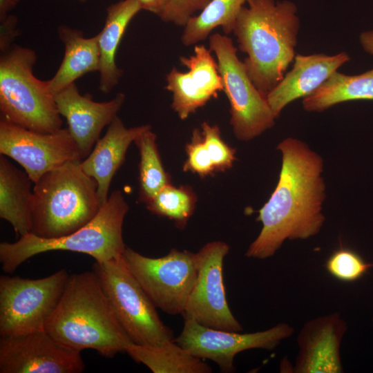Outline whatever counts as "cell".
Instances as JSON below:
<instances>
[{
    "label": "cell",
    "mask_w": 373,
    "mask_h": 373,
    "mask_svg": "<svg viewBox=\"0 0 373 373\" xmlns=\"http://www.w3.org/2000/svg\"><path fill=\"white\" fill-rule=\"evenodd\" d=\"M372 267V263L365 262L355 251L343 247L334 251L325 264L332 277L346 283L358 280Z\"/></svg>",
    "instance_id": "cell-28"
},
{
    "label": "cell",
    "mask_w": 373,
    "mask_h": 373,
    "mask_svg": "<svg viewBox=\"0 0 373 373\" xmlns=\"http://www.w3.org/2000/svg\"><path fill=\"white\" fill-rule=\"evenodd\" d=\"M33 182L26 171L0 156V217L8 221L20 237L31 231Z\"/></svg>",
    "instance_id": "cell-22"
},
{
    "label": "cell",
    "mask_w": 373,
    "mask_h": 373,
    "mask_svg": "<svg viewBox=\"0 0 373 373\" xmlns=\"http://www.w3.org/2000/svg\"><path fill=\"white\" fill-rule=\"evenodd\" d=\"M276 149L282 153L278 182L259 210L257 220L262 227L245 253L248 258H270L287 240H305L318 234L325 220L321 156L294 137L284 139Z\"/></svg>",
    "instance_id": "cell-1"
},
{
    "label": "cell",
    "mask_w": 373,
    "mask_h": 373,
    "mask_svg": "<svg viewBox=\"0 0 373 373\" xmlns=\"http://www.w3.org/2000/svg\"><path fill=\"white\" fill-rule=\"evenodd\" d=\"M359 41L366 52L373 55V30L363 32L359 36Z\"/></svg>",
    "instance_id": "cell-34"
},
{
    "label": "cell",
    "mask_w": 373,
    "mask_h": 373,
    "mask_svg": "<svg viewBox=\"0 0 373 373\" xmlns=\"http://www.w3.org/2000/svg\"><path fill=\"white\" fill-rule=\"evenodd\" d=\"M186 151L187 160L183 166L184 171H191L201 177L209 175L216 172L200 130L193 131L191 140L186 146Z\"/></svg>",
    "instance_id": "cell-30"
},
{
    "label": "cell",
    "mask_w": 373,
    "mask_h": 373,
    "mask_svg": "<svg viewBox=\"0 0 373 373\" xmlns=\"http://www.w3.org/2000/svg\"><path fill=\"white\" fill-rule=\"evenodd\" d=\"M347 329L345 320L336 312L305 322L296 338L298 350L291 372H343L341 346Z\"/></svg>",
    "instance_id": "cell-16"
},
{
    "label": "cell",
    "mask_w": 373,
    "mask_h": 373,
    "mask_svg": "<svg viewBox=\"0 0 373 373\" xmlns=\"http://www.w3.org/2000/svg\"><path fill=\"white\" fill-rule=\"evenodd\" d=\"M0 153L19 163L33 183L66 162L82 161L78 146L68 128L41 133L1 119Z\"/></svg>",
    "instance_id": "cell-13"
},
{
    "label": "cell",
    "mask_w": 373,
    "mask_h": 373,
    "mask_svg": "<svg viewBox=\"0 0 373 373\" xmlns=\"http://www.w3.org/2000/svg\"><path fill=\"white\" fill-rule=\"evenodd\" d=\"M57 32L64 46V55L57 72L48 80L54 95L84 75L100 68L97 35L85 37L81 30L64 25L58 28Z\"/></svg>",
    "instance_id": "cell-21"
},
{
    "label": "cell",
    "mask_w": 373,
    "mask_h": 373,
    "mask_svg": "<svg viewBox=\"0 0 373 373\" xmlns=\"http://www.w3.org/2000/svg\"><path fill=\"white\" fill-rule=\"evenodd\" d=\"M149 124L126 128L117 116L108 125L105 135L95 143L90 154L80 162L82 170L97 184V194L103 206L108 198L111 182L125 160L127 149Z\"/></svg>",
    "instance_id": "cell-19"
},
{
    "label": "cell",
    "mask_w": 373,
    "mask_h": 373,
    "mask_svg": "<svg viewBox=\"0 0 373 373\" xmlns=\"http://www.w3.org/2000/svg\"><path fill=\"white\" fill-rule=\"evenodd\" d=\"M201 134L216 172L230 169L236 160V150L223 141L219 127L204 122L201 124Z\"/></svg>",
    "instance_id": "cell-29"
},
{
    "label": "cell",
    "mask_w": 373,
    "mask_h": 373,
    "mask_svg": "<svg viewBox=\"0 0 373 373\" xmlns=\"http://www.w3.org/2000/svg\"><path fill=\"white\" fill-rule=\"evenodd\" d=\"M373 99V68L359 75L335 71L316 90L303 98L308 112H323L345 102Z\"/></svg>",
    "instance_id": "cell-24"
},
{
    "label": "cell",
    "mask_w": 373,
    "mask_h": 373,
    "mask_svg": "<svg viewBox=\"0 0 373 373\" xmlns=\"http://www.w3.org/2000/svg\"><path fill=\"white\" fill-rule=\"evenodd\" d=\"M233 30L243 63L256 87L264 95L283 79L296 56L300 28L297 7L285 0H248Z\"/></svg>",
    "instance_id": "cell-3"
},
{
    "label": "cell",
    "mask_w": 373,
    "mask_h": 373,
    "mask_svg": "<svg viewBox=\"0 0 373 373\" xmlns=\"http://www.w3.org/2000/svg\"><path fill=\"white\" fill-rule=\"evenodd\" d=\"M129 207L120 191H114L98 213L88 223L64 236L44 238L32 233L14 242L0 243V262L3 271L12 274L28 259L50 251H70L105 262L121 256L126 249L122 226Z\"/></svg>",
    "instance_id": "cell-5"
},
{
    "label": "cell",
    "mask_w": 373,
    "mask_h": 373,
    "mask_svg": "<svg viewBox=\"0 0 373 373\" xmlns=\"http://www.w3.org/2000/svg\"><path fill=\"white\" fill-rule=\"evenodd\" d=\"M373 321V320H372Z\"/></svg>",
    "instance_id": "cell-37"
},
{
    "label": "cell",
    "mask_w": 373,
    "mask_h": 373,
    "mask_svg": "<svg viewBox=\"0 0 373 373\" xmlns=\"http://www.w3.org/2000/svg\"><path fill=\"white\" fill-rule=\"evenodd\" d=\"M195 202L196 197L191 188L176 187L169 183L146 204L152 213L173 220L182 229L192 216Z\"/></svg>",
    "instance_id": "cell-27"
},
{
    "label": "cell",
    "mask_w": 373,
    "mask_h": 373,
    "mask_svg": "<svg viewBox=\"0 0 373 373\" xmlns=\"http://www.w3.org/2000/svg\"><path fill=\"white\" fill-rule=\"evenodd\" d=\"M138 0H122L106 8L103 29L97 34L100 53L99 88L110 93L119 83L122 70L116 64V53L133 18L141 10Z\"/></svg>",
    "instance_id": "cell-20"
},
{
    "label": "cell",
    "mask_w": 373,
    "mask_h": 373,
    "mask_svg": "<svg viewBox=\"0 0 373 373\" xmlns=\"http://www.w3.org/2000/svg\"><path fill=\"white\" fill-rule=\"evenodd\" d=\"M125 352L135 362L144 364L153 373L212 372V368L203 359L193 355L174 339L158 345L131 343Z\"/></svg>",
    "instance_id": "cell-23"
},
{
    "label": "cell",
    "mask_w": 373,
    "mask_h": 373,
    "mask_svg": "<svg viewBox=\"0 0 373 373\" xmlns=\"http://www.w3.org/2000/svg\"><path fill=\"white\" fill-rule=\"evenodd\" d=\"M170 0H138L142 10L160 16Z\"/></svg>",
    "instance_id": "cell-33"
},
{
    "label": "cell",
    "mask_w": 373,
    "mask_h": 373,
    "mask_svg": "<svg viewBox=\"0 0 373 373\" xmlns=\"http://www.w3.org/2000/svg\"><path fill=\"white\" fill-rule=\"evenodd\" d=\"M17 18L8 15L0 20V51L1 53L8 50L12 45L15 39L19 36L17 28Z\"/></svg>",
    "instance_id": "cell-32"
},
{
    "label": "cell",
    "mask_w": 373,
    "mask_h": 373,
    "mask_svg": "<svg viewBox=\"0 0 373 373\" xmlns=\"http://www.w3.org/2000/svg\"><path fill=\"white\" fill-rule=\"evenodd\" d=\"M140 161L139 164L140 199L146 204L165 185L170 183L162 166L156 144V135L151 128L135 140Z\"/></svg>",
    "instance_id": "cell-26"
},
{
    "label": "cell",
    "mask_w": 373,
    "mask_h": 373,
    "mask_svg": "<svg viewBox=\"0 0 373 373\" xmlns=\"http://www.w3.org/2000/svg\"><path fill=\"white\" fill-rule=\"evenodd\" d=\"M125 97L119 93L110 101L95 102L90 95H81L75 83L55 94L59 113L66 119L82 160L90 154L102 129L117 117Z\"/></svg>",
    "instance_id": "cell-17"
},
{
    "label": "cell",
    "mask_w": 373,
    "mask_h": 373,
    "mask_svg": "<svg viewBox=\"0 0 373 373\" xmlns=\"http://www.w3.org/2000/svg\"><path fill=\"white\" fill-rule=\"evenodd\" d=\"M37 60L31 48L13 44L1 53V119L29 130L52 133L62 120L48 80L33 74Z\"/></svg>",
    "instance_id": "cell-6"
},
{
    "label": "cell",
    "mask_w": 373,
    "mask_h": 373,
    "mask_svg": "<svg viewBox=\"0 0 373 373\" xmlns=\"http://www.w3.org/2000/svg\"><path fill=\"white\" fill-rule=\"evenodd\" d=\"M211 0H170L160 18L165 22L184 26L198 11H202Z\"/></svg>",
    "instance_id": "cell-31"
},
{
    "label": "cell",
    "mask_w": 373,
    "mask_h": 373,
    "mask_svg": "<svg viewBox=\"0 0 373 373\" xmlns=\"http://www.w3.org/2000/svg\"><path fill=\"white\" fill-rule=\"evenodd\" d=\"M68 276L65 269L39 279L1 276V336L45 330Z\"/></svg>",
    "instance_id": "cell-9"
},
{
    "label": "cell",
    "mask_w": 373,
    "mask_h": 373,
    "mask_svg": "<svg viewBox=\"0 0 373 373\" xmlns=\"http://www.w3.org/2000/svg\"><path fill=\"white\" fill-rule=\"evenodd\" d=\"M209 50L217 58L223 91L230 104L231 119L236 137L249 141L271 128L276 119L266 95L254 84L244 63L237 55L232 39L215 33L209 37Z\"/></svg>",
    "instance_id": "cell-8"
},
{
    "label": "cell",
    "mask_w": 373,
    "mask_h": 373,
    "mask_svg": "<svg viewBox=\"0 0 373 373\" xmlns=\"http://www.w3.org/2000/svg\"><path fill=\"white\" fill-rule=\"evenodd\" d=\"M81 352L66 347L46 330L0 337V373H79Z\"/></svg>",
    "instance_id": "cell-14"
},
{
    "label": "cell",
    "mask_w": 373,
    "mask_h": 373,
    "mask_svg": "<svg viewBox=\"0 0 373 373\" xmlns=\"http://www.w3.org/2000/svg\"><path fill=\"white\" fill-rule=\"evenodd\" d=\"M248 0H211L200 12L184 26L181 41L185 46L204 40L211 32L221 27L226 34L233 32L236 18Z\"/></svg>",
    "instance_id": "cell-25"
},
{
    "label": "cell",
    "mask_w": 373,
    "mask_h": 373,
    "mask_svg": "<svg viewBox=\"0 0 373 373\" xmlns=\"http://www.w3.org/2000/svg\"><path fill=\"white\" fill-rule=\"evenodd\" d=\"M45 330L66 347L113 358L133 343L93 271L69 275Z\"/></svg>",
    "instance_id": "cell-2"
},
{
    "label": "cell",
    "mask_w": 373,
    "mask_h": 373,
    "mask_svg": "<svg viewBox=\"0 0 373 373\" xmlns=\"http://www.w3.org/2000/svg\"><path fill=\"white\" fill-rule=\"evenodd\" d=\"M205 46L196 45L193 55L180 57L183 73L173 68L166 75L165 88L172 93V108L181 119H186L197 109L223 91V83L217 61Z\"/></svg>",
    "instance_id": "cell-15"
},
{
    "label": "cell",
    "mask_w": 373,
    "mask_h": 373,
    "mask_svg": "<svg viewBox=\"0 0 373 373\" xmlns=\"http://www.w3.org/2000/svg\"><path fill=\"white\" fill-rule=\"evenodd\" d=\"M21 0H0V20L6 17Z\"/></svg>",
    "instance_id": "cell-35"
},
{
    "label": "cell",
    "mask_w": 373,
    "mask_h": 373,
    "mask_svg": "<svg viewBox=\"0 0 373 373\" xmlns=\"http://www.w3.org/2000/svg\"><path fill=\"white\" fill-rule=\"evenodd\" d=\"M124 260L155 306L169 315H182L198 274L196 253L172 249L150 258L126 247Z\"/></svg>",
    "instance_id": "cell-10"
},
{
    "label": "cell",
    "mask_w": 373,
    "mask_h": 373,
    "mask_svg": "<svg viewBox=\"0 0 373 373\" xmlns=\"http://www.w3.org/2000/svg\"><path fill=\"white\" fill-rule=\"evenodd\" d=\"M294 332L287 323L253 333L227 331L207 327L190 319H184L183 329L174 341L193 355L215 362L222 372L235 370L236 355L251 349L274 350Z\"/></svg>",
    "instance_id": "cell-12"
},
{
    "label": "cell",
    "mask_w": 373,
    "mask_h": 373,
    "mask_svg": "<svg viewBox=\"0 0 373 373\" xmlns=\"http://www.w3.org/2000/svg\"><path fill=\"white\" fill-rule=\"evenodd\" d=\"M350 59L346 52L334 55H296L291 70L266 95L276 117L291 102L312 93Z\"/></svg>",
    "instance_id": "cell-18"
},
{
    "label": "cell",
    "mask_w": 373,
    "mask_h": 373,
    "mask_svg": "<svg viewBox=\"0 0 373 373\" xmlns=\"http://www.w3.org/2000/svg\"><path fill=\"white\" fill-rule=\"evenodd\" d=\"M77 1H82V2H84V1H86V0H77Z\"/></svg>",
    "instance_id": "cell-36"
},
{
    "label": "cell",
    "mask_w": 373,
    "mask_h": 373,
    "mask_svg": "<svg viewBox=\"0 0 373 373\" xmlns=\"http://www.w3.org/2000/svg\"><path fill=\"white\" fill-rule=\"evenodd\" d=\"M71 161L44 174L33 186L31 231L55 238L80 229L98 213L102 205L96 181Z\"/></svg>",
    "instance_id": "cell-4"
},
{
    "label": "cell",
    "mask_w": 373,
    "mask_h": 373,
    "mask_svg": "<svg viewBox=\"0 0 373 373\" xmlns=\"http://www.w3.org/2000/svg\"><path fill=\"white\" fill-rule=\"evenodd\" d=\"M93 271L133 343L158 345L174 339L173 331L160 319L157 307L127 267L122 255L105 262L95 261Z\"/></svg>",
    "instance_id": "cell-7"
},
{
    "label": "cell",
    "mask_w": 373,
    "mask_h": 373,
    "mask_svg": "<svg viewBox=\"0 0 373 373\" xmlns=\"http://www.w3.org/2000/svg\"><path fill=\"white\" fill-rule=\"evenodd\" d=\"M229 246L222 241L210 242L196 253L198 274L182 314L203 326L241 332L242 326L234 317L227 300L223 280V262Z\"/></svg>",
    "instance_id": "cell-11"
}]
</instances>
